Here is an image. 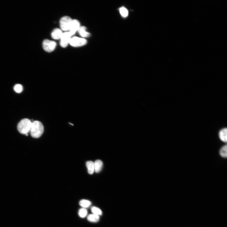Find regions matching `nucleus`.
Masks as SVG:
<instances>
[{
	"label": "nucleus",
	"mask_w": 227,
	"mask_h": 227,
	"mask_svg": "<svg viewBox=\"0 0 227 227\" xmlns=\"http://www.w3.org/2000/svg\"><path fill=\"white\" fill-rule=\"evenodd\" d=\"M72 20L68 16H65L61 18L60 21L61 29L64 31L69 30Z\"/></svg>",
	"instance_id": "7ed1b4c3"
},
{
	"label": "nucleus",
	"mask_w": 227,
	"mask_h": 227,
	"mask_svg": "<svg viewBox=\"0 0 227 227\" xmlns=\"http://www.w3.org/2000/svg\"><path fill=\"white\" fill-rule=\"evenodd\" d=\"M86 166L88 173L90 175L92 174L95 172L94 162L91 161H87L86 162Z\"/></svg>",
	"instance_id": "9b49d317"
},
{
	"label": "nucleus",
	"mask_w": 227,
	"mask_h": 227,
	"mask_svg": "<svg viewBox=\"0 0 227 227\" xmlns=\"http://www.w3.org/2000/svg\"><path fill=\"white\" fill-rule=\"evenodd\" d=\"M44 131V126L41 122L35 121L32 122L30 132L32 137L35 138H40L42 135Z\"/></svg>",
	"instance_id": "f257e3e1"
},
{
	"label": "nucleus",
	"mask_w": 227,
	"mask_h": 227,
	"mask_svg": "<svg viewBox=\"0 0 227 227\" xmlns=\"http://www.w3.org/2000/svg\"><path fill=\"white\" fill-rule=\"evenodd\" d=\"M120 12L122 16L123 17H127L128 14V10L124 7H122L120 9Z\"/></svg>",
	"instance_id": "f3484780"
},
{
	"label": "nucleus",
	"mask_w": 227,
	"mask_h": 227,
	"mask_svg": "<svg viewBox=\"0 0 227 227\" xmlns=\"http://www.w3.org/2000/svg\"><path fill=\"white\" fill-rule=\"evenodd\" d=\"M56 46V43L54 41L45 40L43 43V47L45 51L51 52L54 50Z\"/></svg>",
	"instance_id": "39448f33"
},
{
	"label": "nucleus",
	"mask_w": 227,
	"mask_h": 227,
	"mask_svg": "<svg viewBox=\"0 0 227 227\" xmlns=\"http://www.w3.org/2000/svg\"><path fill=\"white\" fill-rule=\"evenodd\" d=\"M87 40L82 38L74 37L71 39L69 44L74 47H78L83 46L87 43Z\"/></svg>",
	"instance_id": "20e7f679"
},
{
	"label": "nucleus",
	"mask_w": 227,
	"mask_h": 227,
	"mask_svg": "<svg viewBox=\"0 0 227 227\" xmlns=\"http://www.w3.org/2000/svg\"><path fill=\"white\" fill-rule=\"evenodd\" d=\"M32 122L30 120L25 118L22 120L17 125V130L21 134L28 136L30 132Z\"/></svg>",
	"instance_id": "f03ea898"
},
{
	"label": "nucleus",
	"mask_w": 227,
	"mask_h": 227,
	"mask_svg": "<svg viewBox=\"0 0 227 227\" xmlns=\"http://www.w3.org/2000/svg\"><path fill=\"white\" fill-rule=\"evenodd\" d=\"M63 33L61 29L58 28H56L53 31L51 36L53 39L59 40L61 39Z\"/></svg>",
	"instance_id": "6e6552de"
},
{
	"label": "nucleus",
	"mask_w": 227,
	"mask_h": 227,
	"mask_svg": "<svg viewBox=\"0 0 227 227\" xmlns=\"http://www.w3.org/2000/svg\"><path fill=\"white\" fill-rule=\"evenodd\" d=\"M86 27L85 26H80L78 30L80 36L83 37H89L90 34L86 31Z\"/></svg>",
	"instance_id": "f8f14e48"
},
{
	"label": "nucleus",
	"mask_w": 227,
	"mask_h": 227,
	"mask_svg": "<svg viewBox=\"0 0 227 227\" xmlns=\"http://www.w3.org/2000/svg\"><path fill=\"white\" fill-rule=\"evenodd\" d=\"M79 204L81 206L85 208L90 206L91 205V203L89 200L83 199L80 201Z\"/></svg>",
	"instance_id": "4468645a"
},
{
	"label": "nucleus",
	"mask_w": 227,
	"mask_h": 227,
	"mask_svg": "<svg viewBox=\"0 0 227 227\" xmlns=\"http://www.w3.org/2000/svg\"><path fill=\"white\" fill-rule=\"evenodd\" d=\"M80 27V23L79 21L77 20H73L72 22L69 32L72 35H73L75 34L76 32L78 31Z\"/></svg>",
	"instance_id": "0eeeda50"
},
{
	"label": "nucleus",
	"mask_w": 227,
	"mask_h": 227,
	"mask_svg": "<svg viewBox=\"0 0 227 227\" xmlns=\"http://www.w3.org/2000/svg\"><path fill=\"white\" fill-rule=\"evenodd\" d=\"M88 220L91 222H96L100 220L99 216L94 214L89 215L87 217Z\"/></svg>",
	"instance_id": "ddd939ff"
},
{
	"label": "nucleus",
	"mask_w": 227,
	"mask_h": 227,
	"mask_svg": "<svg viewBox=\"0 0 227 227\" xmlns=\"http://www.w3.org/2000/svg\"><path fill=\"white\" fill-rule=\"evenodd\" d=\"M72 35L69 32H65L63 33L60 39V46L62 47L65 48L67 47L70 42Z\"/></svg>",
	"instance_id": "423d86ee"
},
{
	"label": "nucleus",
	"mask_w": 227,
	"mask_h": 227,
	"mask_svg": "<svg viewBox=\"0 0 227 227\" xmlns=\"http://www.w3.org/2000/svg\"><path fill=\"white\" fill-rule=\"evenodd\" d=\"M78 214L81 217L84 218L87 214V211L85 208H82L79 210Z\"/></svg>",
	"instance_id": "a211bd4d"
},
{
	"label": "nucleus",
	"mask_w": 227,
	"mask_h": 227,
	"mask_svg": "<svg viewBox=\"0 0 227 227\" xmlns=\"http://www.w3.org/2000/svg\"><path fill=\"white\" fill-rule=\"evenodd\" d=\"M95 172L96 173L100 172L103 167V163L102 161L98 160L94 162Z\"/></svg>",
	"instance_id": "1a4fd4ad"
},
{
	"label": "nucleus",
	"mask_w": 227,
	"mask_h": 227,
	"mask_svg": "<svg viewBox=\"0 0 227 227\" xmlns=\"http://www.w3.org/2000/svg\"><path fill=\"white\" fill-rule=\"evenodd\" d=\"M15 91L17 93H21L23 90V87L20 84H17L15 85L14 88Z\"/></svg>",
	"instance_id": "6ab92c4d"
},
{
	"label": "nucleus",
	"mask_w": 227,
	"mask_h": 227,
	"mask_svg": "<svg viewBox=\"0 0 227 227\" xmlns=\"http://www.w3.org/2000/svg\"><path fill=\"white\" fill-rule=\"evenodd\" d=\"M91 211L93 214L98 216L102 215V214L101 210L99 208L96 207H92Z\"/></svg>",
	"instance_id": "2eb2a0df"
},
{
	"label": "nucleus",
	"mask_w": 227,
	"mask_h": 227,
	"mask_svg": "<svg viewBox=\"0 0 227 227\" xmlns=\"http://www.w3.org/2000/svg\"><path fill=\"white\" fill-rule=\"evenodd\" d=\"M227 130L226 128L221 129L219 132V136L220 140L223 142L226 143L227 141Z\"/></svg>",
	"instance_id": "9d476101"
},
{
	"label": "nucleus",
	"mask_w": 227,
	"mask_h": 227,
	"mask_svg": "<svg viewBox=\"0 0 227 227\" xmlns=\"http://www.w3.org/2000/svg\"><path fill=\"white\" fill-rule=\"evenodd\" d=\"M227 145H225L222 147L220 151V154L221 157L223 158H226L227 156Z\"/></svg>",
	"instance_id": "dca6fc26"
}]
</instances>
